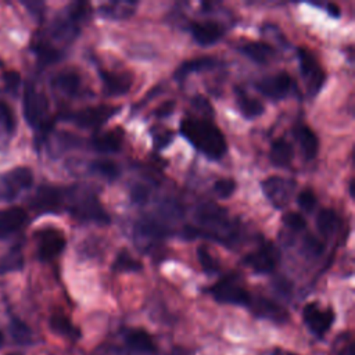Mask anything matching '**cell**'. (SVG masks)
<instances>
[{
  "instance_id": "6da1fadb",
  "label": "cell",
  "mask_w": 355,
  "mask_h": 355,
  "mask_svg": "<svg viewBox=\"0 0 355 355\" xmlns=\"http://www.w3.org/2000/svg\"><path fill=\"white\" fill-rule=\"evenodd\" d=\"M182 136L200 153L211 159H219L227 150L222 130L212 122L197 118H183L180 122Z\"/></svg>"
},
{
  "instance_id": "7a4b0ae2",
  "label": "cell",
  "mask_w": 355,
  "mask_h": 355,
  "mask_svg": "<svg viewBox=\"0 0 355 355\" xmlns=\"http://www.w3.org/2000/svg\"><path fill=\"white\" fill-rule=\"evenodd\" d=\"M197 222L201 227L186 226L184 233L186 237H196V236H207L209 239L218 240L220 243L229 244L234 240L236 230L234 225L229 219L226 211L215 204H204L196 212Z\"/></svg>"
},
{
  "instance_id": "3957f363",
  "label": "cell",
  "mask_w": 355,
  "mask_h": 355,
  "mask_svg": "<svg viewBox=\"0 0 355 355\" xmlns=\"http://www.w3.org/2000/svg\"><path fill=\"white\" fill-rule=\"evenodd\" d=\"M65 194V205L69 214L82 222H96V223H108L110 216L104 211L101 202L97 196L89 190L82 187L69 189Z\"/></svg>"
},
{
  "instance_id": "277c9868",
  "label": "cell",
  "mask_w": 355,
  "mask_h": 355,
  "mask_svg": "<svg viewBox=\"0 0 355 355\" xmlns=\"http://www.w3.org/2000/svg\"><path fill=\"white\" fill-rule=\"evenodd\" d=\"M49 101L46 94L33 83H26L24 90V115L26 122L42 132H47L51 122L47 119Z\"/></svg>"
},
{
  "instance_id": "5b68a950",
  "label": "cell",
  "mask_w": 355,
  "mask_h": 355,
  "mask_svg": "<svg viewBox=\"0 0 355 355\" xmlns=\"http://www.w3.org/2000/svg\"><path fill=\"white\" fill-rule=\"evenodd\" d=\"M209 293L218 302L222 304L248 306L251 301L250 293L234 275H227L219 279L209 287Z\"/></svg>"
},
{
  "instance_id": "8992f818",
  "label": "cell",
  "mask_w": 355,
  "mask_h": 355,
  "mask_svg": "<svg viewBox=\"0 0 355 355\" xmlns=\"http://www.w3.org/2000/svg\"><path fill=\"white\" fill-rule=\"evenodd\" d=\"M33 183V173L28 166H15L0 173V201H12Z\"/></svg>"
},
{
  "instance_id": "52a82bcc",
  "label": "cell",
  "mask_w": 355,
  "mask_h": 355,
  "mask_svg": "<svg viewBox=\"0 0 355 355\" xmlns=\"http://www.w3.org/2000/svg\"><path fill=\"white\" fill-rule=\"evenodd\" d=\"M298 64L301 76L311 94H316L326 80V73L318 58L305 47H298Z\"/></svg>"
},
{
  "instance_id": "ba28073f",
  "label": "cell",
  "mask_w": 355,
  "mask_h": 355,
  "mask_svg": "<svg viewBox=\"0 0 355 355\" xmlns=\"http://www.w3.org/2000/svg\"><path fill=\"white\" fill-rule=\"evenodd\" d=\"M119 110H121L119 105H107V104L86 107L83 110H79L68 115V119L83 129H98L110 118L116 115Z\"/></svg>"
},
{
  "instance_id": "9c48e42d",
  "label": "cell",
  "mask_w": 355,
  "mask_h": 355,
  "mask_svg": "<svg viewBox=\"0 0 355 355\" xmlns=\"http://www.w3.org/2000/svg\"><path fill=\"white\" fill-rule=\"evenodd\" d=\"M295 186V182L290 178L270 176L262 182V191L265 197L269 200V202L275 208L280 209L290 202Z\"/></svg>"
},
{
  "instance_id": "30bf717a",
  "label": "cell",
  "mask_w": 355,
  "mask_h": 355,
  "mask_svg": "<svg viewBox=\"0 0 355 355\" xmlns=\"http://www.w3.org/2000/svg\"><path fill=\"white\" fill-rule=\"evenodd\" d=\"M37 257L42 261H53L65 248L67 240L62 230L57 227H43L36 233Z\"/></svg>"
},
{
  "instance_id": "8fae6325",
  "label": "cell",
  "mask_w": 355,
  "mask_h": 355,
  "mask_svg": "<svg viewBox=\"0 0 355 355\" xmlns=\"http://www.w3.org/2000/svg\"><path fill=\"white\" fill-rule=\"evenodd\" d=\"M255 89L270 100H282L294 89V80L288 72L280 71L257 80Z\"/></svg>"
},
{
  "instance_id": "7c38bea8",
  "label": "cell",
  "mask_w": 355,
  "mask_h": 355,
  "mask_svg": "<svg viewBox=\"0 0 355 355\" xmlns=\"http://www.w3.org/2000/svg\"><path fill=\"white\" fill-rule=\"evenodd\" d=\"M280 259L279 250L272 243L261 244L255 251L243 258V263L257 273H270Z\"/></svg>"
},
{
  "instance_id": "4fadbf2b",
  "label": "cell",
  "mask_w": 355,
  "mask_h": 355,
  "mask_svg": "<svg viewBox=\"0 0 355 355\" xmlns=\"http://www.w3.org/2000/svg\"><path fill=\"white\" fill-rule=\"evenodd\" d=\"M302 319L316 337H323L334 322V312L330 308L319 306L318 302H309L302 309Z\"/></svg>"
},
{
  "instance_id": "5bb4252c",
  "label": "cell",
  "mask_w": 355,
  "mask_h": 355,
  "mask_svg": "<svg viewBox=\"0 0 355 355\" xmlns=\"http://www.w3.org/2000/svg\"><path fill=\"white\" fill-rule=\"evenodd\" d=\"M31 207L40 214L60 212L65 204V194L62 190L54 186H40L31 197Z\"/></svg>"
},
{
  "instance_id": "9a60e30c",
  "label": "cell",
  "mask_w": 355,
  "mask_h": 355,
  "mask_svg": "<svg viewBox=\"0 0 355 355\" xmlns=\"http://www.w3.org/2000/svg\"><path fill=\"white\" fill-rule=\"evenodd\" d=\"M248 306L252 309L255 316L269 319L275 323H284L288 319V313L283 306L265 297H257L255 300L251 298Z\"/></svg>"
},
{
  "instance_id": "2e32d148",
  "label": "cell",
  "mask_w": 355,
  "mask_h": 355,
  "mask_svg": "<svg viewBox=\"0 0 355 355\" xmlns=\"http://www.w3.org/2000/svg\"><path fill=\"white\" fill-rule=\"evenodd\" d=\"M98 76L103 82L104 92L108 96H122L126 94L133 83V79L128 73H119L107 71L104 68H98Z\"/></svg>"
},
{
  "instance_id": "e0dca14e",
  "label": "cell",
  "mask_w": 355,
  "mask_h": 355,
  "mask_svg": "<svg viewBox=\"0 0 355 355\" xmlns=\"http://www.w3.org/2000/svg\"><path fill=\"white\" fill-rule=\"evenodd\" d=\"M125 343L128 351L137 355H153L157 351L153 337L143 329L128 330L125 333Z\"/></svg>"
},
{
  "instance_id": "ac0fdd59",
  "label": "cell",
  "mask_w": 355,
  "mask_h": 355,
  "mask_svg": "<svg viewBox=\"0 0 355 355\" xmlns=\"http://www.w3.org/2000/svg\"><path fill=\"white\" fill-rule=\"evenodd\" d=\"M193 39L200 46H212L223 36V28L214 21H197L190 25Z\"/></svg>"
},
{
  "instance_id": "d6986e66",
  "label": "cell",
  "mask_w": 355,
  "mask_h": 355,
  "mask_svg": "<svg viewBox=\"0 0 355 355\" xmlns=\"http://www.w3.org/2000/svg\"><path fill=\"white\" fill-rule=\"evenodd\" d=\"M51 85L57 92H60L65 96H69V97H75V96L80 94V92L83 90L82 78L75 69L60 71L58 73L54 75Z\"/></svg>"
},
{
  "instance_id": "ffe728a7",
  "label": "cell",
  "mask_w": 355,
  "mask_h": 355,
  "mask_svg": "<svg viewBox=\"0 0 355 355\" xmlns=\"http://www.w3.org/2000/svg\"><path fill=\"white\" fill-rule=\"evenodd\" d=\"M28 219L26 211L21 207H10L0 211V236L19 230Z\"/></svg>"
},
{
  "instance_id": "44dd1931",
  "label": "cell",
  "mask_w": 355,
  "mask_h": 355,
  "mask_svg": "<svg viewBox=\"0 0 355 355\" xmlns=\"http://www.w3.org/2000/svg\"><path fill=\"white\" fill-rule=\"evenodd\" d=\"M219 64V61L214 57L209 55H202V57H197V58H191L184 61L183 64H180L178 67V69L175 71V79L182 82L184 80L190 73L194 72H204V71H209L212 68H215Z\"/></svg>"
},
{
  "instance_id": "7402d4cb",
  "label": "cell",
  "mask_w": 355,
  "mask_h": 355,
  "mask_svg": "<svg viewBox=\"0 0 355 355\" xmlns=\"http://www.w3.org/2000/svg\"><path fill=\"white\" fill-rule=\"evenodd\" d=\"M295 140L298 141L301 151L306 159H313L319 151V139L315 132L306 125H297L294 129Z\"/></svg>"
},
{
  "instance_id": "603a6c76",
  "label": "cell",
  "mask_w": 355,
  "mask_h": 355,
  "mask_svg": "<svg viewBox=\"0 0 355 355\" xmlns=\"http://www.w3.org/2000/svg\"><path fill=\"white\" fill-rule=\"evenodd\" d=\"M240 51L250 58L251 61L257 64H266L269 62L275 55L276 50L265 42H247L240 46Z\"/></svg>"
},
{
  "instance_id": "cb8c5ba5",
  "label": "cell",
  "mask_w": 355,
  "mask_h": 355,
  "mask_svg": "<svg viewBox=\"0 0 355 355\" xmlns=\"http://www.w3.org/2000/svg\"><path fill=\"white\" fill-rule=\"evenodd\" d=\"M294 158V148L290 141L283 137L275 139L269 150V159L275 166L284 168L291 164Z\"/></svg>"
},
{
  "instance_id": "d4e9b609",
  "label": "cell",
  "mask_w": 355,
  "mask_h": 355,
  "mask_svg": "<svg viewBox=\"0 0 355 355\" xmlns=\"http://www.w3.org/2000/svg\"><path fill=\"white\" fill-rule=\"evenodd\" d=\"M90 146L97 153H103V154L118 153L121 150V146H122V137H121L119 133H116L114 130H108V132H104V133H97L92 137Z\"/></svg>"
},
{
  "instance_id": "484cf974",
  "label": "cell",
  "mask_w": 355,
  "mask_h": 355,
  "mask_svg": "<svg viewBox=\"0 0 355 355\" xmlns=\"http://www.w3.org/2000/svg\"><path fill=\"white\" fill-rule=\"evenodd\" d=\"M236 101H237V107H239L241 115L247 119H254V118L262 115L265 111L263 104L258 98L248 96L245 92H243L240 89L236 90Z\"/></svg>"
},
{
  "instance_id": "4316f807",
  "label": "cell",
  "mask_w": 355,
  "mask_h": 355,
  "mask_svg": "<svg viewBox=\"0 0 355 355\" xmlns=\"http://www.w3.org/2000/svg\"><path fill=\"white\" fill-rule=\"evenodd\" d=\"M340 225V218L334 209L323 208L316 216V227L323 237H330Z\"/></svg>"
},
{
  "instance_id": "83f0119b",
  "label": "cell",
  "mask_w": 355,
  "mask_h": 355,
  "mask_svg": "<svg viewBox=\"0 0 355 355\" xmlns=\"http://www.w3.org/2000/svg\"><path fill=\"white\" fill-rule=\"evenodd\" d=\"M98 12L110 19H125L135 12V4L132 1H115L103 4Z\"/></svg>"
},
{
  "instance_id": "f1b7e54d",
  "label": "cell",
  "mask_w": 355,
  "mask_h": 355,
  "mask_svg": "<svg viewBox=\"0 0 355 355\" xmlns=\"http://www.w3.org/2000/svg\"><path fill=\"white\" fill-rule=\"evenodd\" d=\"M50 329L58 334V336H62V337H68V338H72V340H76L79 338L80 333H79V329L76 326L72 324V322L65 316V315H61V313H54L51 318H50Z\"/></svg>"
},
{
  "instance_id": "f546056e",
  "label": "cell",
  "mask_w": 355,
  "mask_h": 355,
  "mask_svg": "<svg viewBox=\"0 0 355 355\" xmlns=\"http://www.w3.org/2000/svg\"><path fill=\"white\" fill-rule=\"evenodd\" d=\"M89 168L92 172L108 179V180H115L119 176V166L116 162L107 159V158H97L93 159L89 164Z\"/></svg>"
},
{
  "instance_id": "4dcf8cb0",
  "label": "cell",
  "mask_w": 355,
  "mask_h": 355,
  "mask_svg": "<svg viewBox=\"0 0 355 355\" xmlns=\"http://www.w3.org/2000/svg\"><path fill=\"white\" fill-rule=\"evenodd\" d=\"M112 269L116 272H139L143 269V265L139 259H136L128 250H121L115 257L112 263Z\"/></svg>"
},
{
  "instance_id": "1f68e13d",
  "label": "cell",
  "mask_w": 355,
  "mask_h": 355,
  "mask_svg": "<svg viewBox=\"0 0 355 355\" xmlns=\"http://www.w3.org/2000/svg\"><path fill=\"white\" fill-rule=\"evenodd\" d=\"M10 333L12 340L19 345H28L32 343V331L26 323L14 318L10 323Z\"/></svg>"
},
{
  "instance_id": "d6a6232c",
  "label": "cell",
  "mask_w": 355,
  "mask_h": 355,
  "mask_svg": "<svg viewBox=\"0 0 355 355\" xmlns=\"http://www.w3.org/2000/svg\"><path fill=\"white\" fill-rule=\"evenodd\" d=\"M17 129V119L14 111L6 101H0V132L11 136Z\"/></svg>"
},
{
  "instance_id": "836d02e7",
  "label": "cell",
  "mask_w": 355,
  "mask_h": 355,
  "mask_svg": "<svg viewBox=\"0 0 355 355\" xmlns=\"http://www.w3.org/2000/svg\"><path fill=\"white\" fill-rule=\"evenodd\" d=\"M24 266V258L19 250H11L0 259V273L19 270Z\"/></svg>"
},
{
  "instance_id": "e575fe53",
  "label": "cell",
  "mask_w": 355,
  "mask_h": 355,
  "mask_svg": "<svg viewBox=\"0 0 355 355\" xmlns=\"http://www.w3.org/2000/svg\"><path fill=\"white\" fill-rule=\"evenodd\" d=\"M36 54H37V60L42 65L54 64L62 57V53L58 49L47 44V43H39L36 46Z\"/></svg>"
},
{
  "instance_id": "d590c367",
  "label": "cell",
  "mask_w": 355,
  "mask_h": 355,
  "mask_svg": "<svg viewBox=\"0 0 355 355\" xmlns=\"http://www.w3.org/2000/svg\"><path fill=\"white\" fill-rule=\"evenodd\" d=\"M197 258H198V262H200L202 270L207 272L208 275H214L219 270L218 261L212 257V254L209 252V250L205 245H200L197 248Z\"/></svg>"
},
{
  "instance_id": "8d00e7d4",
  "label": "cell",
  "mask_w": 355,
  "mask_h": 355,
  "mask_svg": "<svg viewBox=\"0 0 355 355\" xmlns=\"http://www.w3.org/2000/svg\"><path fill=\"white\" fill-rule=\"evenodd\" d=\"M302 248H304L306 255L319 257L324 251V243L313 234H306L304 237V241H302Z\"/></svg>"
},
{
  "instance_id": "74e56055",
  "label": "cell",
  "mask_w": 355,
  "mask_h": 355,
  "mask_svg": "<svg viewBox=\"0 0 355 355\" xmlns=\"http://www.w3.org/2000/svg\"><path fill=\"white\" fill-rule=\"evenodd\" d=\"M139 232L144 237L158 239V237H164L168 230L161 223H158L155 220H143L139 226Z\"/></svg>"
},
{
  "instance_id": "f35d334b",
  "label": "cell",
  "mask_w": 355,
  "mask_h": 355,
  "mask_svg": "<svg viewBox=\"0 0 355 355\" xmlns=\"http://www.w3.org/2000/svg\"><path fill=\"white\" fill-rule=\"evenodd\" d=\"M316 196L315 193L311 190V189H304L302 191H300V194L297 196V204L298 207L304 211V212H308L311 214L315 207H316Z\"/></svg>"
},
{
  "instance_id": "ab89813d",
  "label": "cell",
  "mask_w": 355,
  "mask_h": 355,
  "mask_svg": "<svg viewBox=\"0 0 355 355\" xmlns=\"http://www.w3.org/2000/svg\"><path fill=\"white\" fill-rule=\"evenodd\" d=\"M234 190H236V182L233 179H230V178L219 179L214 184V191L222 200L229 198L234 193Z\"/></svg>"
},
{
  "instance_id": "60d3db41",
  "label": "cell",
  "mask_w": 355,
  "mask_h": 355,
  "mask_svg": "<svg viewBox=\"0 0 355 355\" xmlns=\"http://www.w3.org/2000/svg\"><path fill=\"white\" fill-rule=\"evenodd\" d=\"M283 223L291 230H302L306 226L305 218L300 212H286L282 218Z\"/></svg>"
},
{
  "instance_id": "b9f144b4",
  "label": "cell",
  "mask_w": 355,
  "mask_h": 355,
  "mask_svg": "<svg viewBox=\"0 0 355 355\" xmlns=\"http://www.w3.org/2000/svg\"><path fill=\"white\" fill-rule=\"evenodd\" d=\"M150 197V190L146 184L143 183H136L130 189V198L135 204L137 205H144L148 201Z\"/></svg>"
},
{
  "instance_id": "7bdbcfd3",
  "label": "cell",
  "mask_w": 355,
  "mask_h": 355,
  "mask_svg": "<svg viewBox=\"0 0 355 355\" xmlns=\"http://www.w3.org/2000/svg\"><path fill=\"white\" fill-rule=\"evenodd\" d=\"M3 82L6 86V90H8L11 94H17L18 87H19V73L15 71H7L3 73Z\"/></svg>"
},
{
  "instance_id": "ee69618b",
  "label": "cell",
  "mask_w": 355,
  "mask_h": 355,
  "mask_svg": "<svg viewBox=\"0 0 355 355\" xmlns=\"http://www.w3.org/2000/svg\"><path fill=\"white\" fill-rule=\"evenodd\" d=\"M94 355H130V352L116 344H104L94 351Z\"/></svg>"
},
{
  "instance_id": "f6af8a7d",
  "label": "cell",
  "mask_w": 355,
  "mask_h": 355,
  "mask_svg": "<svg viewBox=\"0 0 355 355\" xmlns=\"http://www.w3.org/2000/svg\"><path fill=\"white\" fill-rule=\"evenodd\" d=\"M172 139H173V133L171 130H164L154 136V146L157 148H164L172 141Z\"/></svg>"
},
{
  "instance_id": "bcb514c9",
  "label": "cell",
  "mask_w": 355,
  "mask_h": 355,
  "mask_svg": "<svg viewBox=\"0 0 355 355\" xmlns=\"http://www.w3.org/2000/svg\"><path fill=\"white\" fill-rule=\"evenodd\" d=\"M175 105H176V104H175L173 100H166V101H164L161 105H158V107L155 108L154 114H155L158 118H165V116H168V115H171V114L173 112Z\"/></svg>"
},
{
  "instance_id": "7dc6e473",
  "label": "cell",
  "mask_w": 355,
  "mask_h": 355,
  "mask_svg": "<svg viewBox=\"0 0 355 355\" xmlns=\"http://www.w3.org/2000/svg\"><path fill=\"white\" fill-rule=\"evenodd\" d=\"M25 6H26V8L31 11V12H33V14H36V15H40L43 11H42V7H43V4L42 3H32V1H29V3H24Z\"/></svg>"
},
{
  "instance_id": "c3c4849f",
  "label": "cell",
  "mask_w": 355,
  "mask_h": 355,
  "mask_svg": "<svg viewBox=\"0 0 355 355\" xmlns=\"http://www.w3.org/2000/svg\"><path fill=\"white\" fill-rule=\"evenodd\" d=\"M327 12L329 15L334 17V18H338L340 17V8L337 4H333V3H329L327 4Z\"/></svg>"
},
{
  "instance_id": "681fc988",
  "label": "cell",
  "mask_w": 355,
  "mask_h": 355,
  "mask_svg": "<svg viewBox=\"0 0 355 355\" xmlns=\"http://www.w3.org/2000/svg\"><path fill=\"white\" fill-rule=\"evenodd\" d=\"M349 194H351V197H354V180L352 179L349 182Z\"/></svg>"
},
{
  "instance_id": "f907efd6",
  "label": "cell",
  "mask_w": 355,
  "mask_h": 355,
  "mask_svg": "<svg viewBox=\"0 0 355 355\" xmlns=\"http://www.w3.org/2000/svg\"><path fill=\"white\" fill-rule=\"evenodd\" d=\"M3 343H4V337H3V333H1V330H0V347L3 345Z\"/></svg>"
},
{
  "instance_id": "816d5d0a",
  "label": "cell",
  "mask_w": 355,
  "mask_h": 355,
  "mask_svg": "<svg viewBox=\"0 0 355 355\" xmlns=\"http://www.w3.org/2000/svg\"><path fill=\"white\" fill-rule=\"evenodd\" d=\"M10 355H15V354H10Z\"/></svg>"
}]
</instances>
